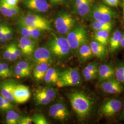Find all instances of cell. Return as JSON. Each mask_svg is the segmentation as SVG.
<instances>
[{"instance_id":"obj_21","label":"cell","mask_w":124,"mask_h":124,"mask_svg":"<svg viewBox=\"0 0 124 124\" xmlns=\"http://www.w3.org/2000/svg\"><path fill=\"white\" fill-rule=\"evenodd\" d=\"M49 68V64L46 62L37 64L33 70V75L37 81L44 80L46 72Z\"/></svg>"},{"instance_id":"obj_6","label":"cell","mask_w":124,"mask_h":124,"mask_svg":"<svg viewBox=\"0 0 124 124\" xmlns=\"http://www.w3.org/2000/svg\"><path fill=\"white\" fill-rule=\"evenodd\" d=\"M27 26L36 28L43 31L51 30L49 22L46 18L35 14H28L19 21Z\"/></svg>"},{"instance_id":"obj_3","label":"cell","mask_w":124,"mask_h":124,"mask_svg":"<svg viewBox=\"0 0 124 124\" xmlns=\"http://www.w3.org/2000/svg\"><path fill=\"white\" fill-rule=\"evenodd\" d=\"M68 41L73 52H77L80 46L88 40V33L83 27L74 28L67 34Z\"/></svg>"},{"instance_id":"obj_4","label":"cell","mask_w":124,"mask_h":124,"mask_svg":"<svg viewBox=\"0 0 124 124\" xmlns=\"http://www.w3.org/2000/svg\"><path fill=\"white\" fill-rule=\"evenodd\" d=\"M81 77L80 73L76 69L70 68L62 71L59 74L56 83L58 87L76 86L80 84Z\"/></svg>"},{"instance_id":"obj_50","label":"cell","mask_w":124,"mask_h":124,"mask_svg":"<svg viewBox=\"0 0 124 124\" xmlns=\"http://www.w3.org/2000/svg\"><path fill=\"white\" fill-rule=\"evenodd\" d=\"M121 46L124 48V33L122 34V38L121 42Z\"/></svg>"},{"instance_id":"obj_20","label":"cell","mask_w":124,"mask_h":124,"mask_svg":"<svg viewBox=\"0 0 124 124\" xmlns=\"http://www.w3.org/2000/svg\"><path fill=\"white\" fill-rule=\"evenodd\" d=\"M80 61L85 62L93 58V54L90 45L86 43L81 45L77 51Z\"/></svg>"},{"instance_id":"obj_25","label":"cell","mask_w":124,"mask_h":124,"mask_svg":"<svg viewBox=\"0 0 124 124\" xmlns=\"http://www.w3.org/2000/svg\"><path fill=\"white\" fill-rule=\"evenodd\" d=\"M109 31H96L94 34L95 40L99 43L107 46L108 43Z\"/></svg>"},{"instance_id":"obj_19","label":"cell","mask_w":124,"mask_h":124,"mask_svg":"<svg viewBox=\"0 0 124 124\" xmlns=\"http://www.w3.org/2000/svg\"><path fill=\"white\" fill-rule=\"evenodd\" d=\"M122 34L119 30H116L112 34L109 40V48L111 52H115L121 46Z\"/></svg>"},{"instance_id":"obj_14","label":"cell","mask_w":124,"mask_h":124,"mask_svg":"<svg viewBox=\"0 0 124 124\" xmlns=\"http://www.w3.org/2000/svg\"><path fill=\"white\" fill-rule=\"evenodd\" d=\"M98 81H103L115 78V69L110 64H103L98 67Z\"/></svg>"},{"instance_id":"obj_43","label":"cell","mask_w":124,"mask_h":124,"mask_svg":"<svg viewBox=\"0 0 124 124\" xmlns=\"http://www.w3.org/2000/svg\"><path fill=\"white\" fill-rule=\"evenodd\" d=\"M4 101L5 105L6 106V108H7L8 110H9L10 109H11L13 108V106L11 102L8 99H7L6 98H4Z\"/></svg>"},{"instance_id":"obj_42","label":"cell","mask_w":124,"mask_h":124,"mask_svg":"<svg viewBox=\"0 0 124 124\" xmlns=\"http://www.w3.org/2000/svg\"><path fill=\"white\" fill-rule=\"evenodd\" d=\"M6 3L10 7L18 6V0H4Z\"/></svg>"},{"instance_id":"obj_24","label":"cell","mask_w":124,"mask_h":124,"mask_svg":"<svg viewBox=\"0 0 124 124\" xmlns=\"http://www.w3.org/2000/svg\"><path fill=\"white\" fill-rule=\"evenodd\" d=\"M91 27L95 31H110L112 28V23L111 22H104L94 20L91 23Z\"/></svg>"},{"instance_id":"obj_35","label":"cell","mask_w":124,"mask_h":124,"mask_svg":"<svg viewBox=\"0 0 124 124\" xmlns=\"http://www.w3.org/2000/svg\"><path fill=\"white\" fill-rule=\"evenodd\" d=\"M14 113H15V111L13 110H12V109L8 110L6 118V122L7 124H12L13 119V115Z\"/></svg>"},{"instance_id":"obj_29","label":"cell","mask_w":124,"mask_h":124,"mask_svg":"<svg viewBox=\"0 0 124 124\" xmlns=\"http://www.w3.org/2000/svg\"><path fill=\"white\" fill-rule=\"evenodd\" d=\"M16 65L25 71L29 75H30L31 74V67L28 62L21 61L18 62Z\"/></svg>"},{"instance_id":"obj_46","label":"cell","mask_w":124,"mask_h":124,"mask_svg":"<svg viewBox=\"0 0 124 124\" xmlns=\"http://www.w3.org/2000/svg\"><path fill=\"white\" fill-rule=\"evenodd\" d=\"M0 78L2 79H5V75L4 72L3 71L2 67V62H0Z\"/></svg>"},{"instance_id":"obj_5","label":"cell","mask_w":124,"mask_h":124,"mask_svg":"<svg viewBox=\"0 0 124 124\" xmlns=\"http://www.w3.org/2000/svg\"><path fill=\"white\" fill-rule=\"evenodd\" d=\"M89 14L93 21L104 22H111L115 16V13L110 8L103 4L96 5L92 7Z\"/></svg>"},{"instance_id":"obj_28","label":"cell","mask_w":124,"mask_h":124,"mask_svg":"<svg viewBox=\"0 0 124 124\" xmlns=\"http://www.w3.org/2000/svg\"><path fill=\"white\" fill-rule=\"evenodd\" d=\"M33 122L36 124H49V122L44 116L41 114H38L31 117Z\"/></svg>"},{"instance_id":"obj_12","label":"cell","mask_w":124,"mask_h":124,"mask_svg":"<svg viewBox=\"0 0 124 124\" xmlns=\"http://www.w3.org/2000/svg\"><path fill=\"white\" fill-rule=\"evenodd\" d=\"M53 55L46 47H40L33 53V60L37 64L46 62L50 63L53 61Z\"/></svg>"},{"instance_id":"obj_51","label":"cell","mask_w":124,"mask_h":124,"mask_svg":"<svg viewBox=\"0 0 124 124\" xmlns=\"http://www.w3.org/2000/svg\"><path fill=\"white\" fill-rule=\"evenodd\" d=\"M6 26H5L4 25H0V31H2L5 29Z\"/></svg>"},{"instance_id":"obj_7","label":"cell","mask_w":124,"mask_h":124,"mask_svg":"<svg viewBox=\"0 0 124 124\" xmlns=\"http://www.w3.org/2000/svg\"><path fill=\"white\" fill-rule=\"evenodd\" d=\"M54 23L56 29L59 34L67 35L74 28L75 20L71 14L64 13L58 16Z\"/></svg>"},{"instance_id":"obj_22","label":"cell","mask_w":124,"mask_h":124,"mask_svg":"<svg viewBox=\"0 0 124 124\" xmlns=\"http://www.w3.org/2000/svg\"><path fill=\"white\" fill-rule=\"evenodd\" d=\"M59 72L54 68H49L45 75V82L48 85L56 84L59 77Z\"/></svg>"},{"instance_id":"obj_52","label":"cell","mask_w":124,"mask_h":124,"mask_svg":"<svg viewBox=\"0 0 124 124\" xmlns=\"http://www.w3.org/2000/svg\"><path fill=\"white\" fill-rule=\"evenodd\" d=\"M6 28H7V26L6 27L5 29H4V30H3V31H0V37H1V36H2L3 34L5 32L6 30Z\"/></svg>"},{"instance_id":"obj_32","label":"cell","mask_w":124,"mask_h":124,"mask_svg":"<svg viewBox=\"0 0 124 124\" xmlns=\"http://www.w3.org/2000/svg\"><path fill=\"white\" fill-rule=\"evenodd\" d=\"M2 67L4 74L5 78H9L12 76L13 73L10 70L8 65L6 62H2Z\"/></svg>"},{"instance_id":"obj_45","label":"cell","mask_w":124,"mask_h":124,"mask_svg":"<svg viewBox=\"0 0 124 124\" xmlns=\"http://www.w3.org/2000/svg\"><path fill=\"white\" fill-rule=\"evenodd\" d=\"M86 0H74V8L75 9L79 6L80 5L82 4L85 2Z\"/></svg>"},{"instance_id":"obj_26","label":"cell","mask_w":124,"mask_h":124,"mask_svg":"<svg viewBox=\"0 0 124 124\" xmlns=\"http://www.w3.org/2000/svg\"><path fill=\"white\" fill-rule=\"evenodd\" d=\"M115 78L124 85V63L120 64L115 69Z\"/></svg>"},{"instance_id":"obj_53","label":"cell","mask_w":124,"mask_h":124,"mask_svg":"<svg viewBox=\"0 0 124 124\" xmlns=\"http://www.w3.org/2000/svg\"><path fill=\"white\" fill-rule=\"evenodd\" d=\"M122 8H123V13L124 16V0L123 1V2L122 3Z\"/></svg>"},{"instance_id":"obj_36","label":"cell","mask_w":124,"mask_h":124,"mask_svg":"<svg viewBox=\"0 0 124 124\" xmlns=\"http://www.w3.org/2000/svg\"><path fill=\"white\" fill-rule=\"evenodd\" d=\"M13 48V44L9 45L7 47L3 53V58L6 60H9L10 55L12 50Z\"/></svg>"},{"instance_id":"obj_37","label":"cell","mask_w":124,"mask_h":124,"mask_svg":"<svg viewBox=\"0 0 124 124\" xmlns=\"http://www.w3.org/2000/svg\"><path fill=\"white\" fill-rule=\"evenodd\" d=\"M103 1L109 6L117 7L119 4V0H103Z\"/></svg>"},{"instance_id":"obj_47","label":"cell","mask_w":124,"mask_h":124,"mask_svg":"<svg viewBox=\"0 0 124 124\" xmlns=\"http://www.w3.org/2000/svg\"><path fill=\"white\" fill-rule=\"evenodd\" d=\"M121 110V112L120 114L119 119L120 120L124 121V105L122 106V108Z\"/></svg>"},{"instance_id":"obj_13","label":"cell","mask_w":124,"mask_h":124,"mask_svg":"<svg viewBox=\"0 0 124 124\" xmlns=\"http://www.w3.org/2000/svg\"><path fill=\"white\" fill-rule=\"evenodd\" d=\"M36 45L35 41L33 39L23 36L19 40L18 46L23 55L30 56L35 51Z\"/></svg>"},{"instance_id":"obj_23","label":"cell","mask_w":124,"mask_h":124,"mask_svg":"<svg viewBox=\"0 0 124 124\" xmlns=\"http://www.w3.org/2000/svg\"><path fill=\"white\" fill-rule=\"evenodd\" d=\"M93 0H86L84 3L80 5L76 9L78 14L81 17H85L89 14L92 8Z\"/></svg>"},{"instance_id":"obj_27","label":"cell","mask_w":124,"mask_h":124,"mask_svg":"<svg viewBox=\"0 0 124 124\" xmlns=\"http://www.w3.org/2000/svg\"><path fill=\"white\" fill-rule=\"evenodd\" d=\"M0 11L5 17H13L11 13L10 6L6 3L4 0H0Z\"/></svg>"},{"instance_id":"obj_1","label":"cell","mask_w":124,"mask_h":124,"mask_svg":"<svg viewBox=\"0 0 124 124\" xmlns=\"http://www.w3.org/2000/svg\"><path fill=\"white\" fill-rule=\"evenodd\" d=\"M71 106L78 117L83 119L90 114L93 103L84 93L75 92L68 95Z\"/></svg>"},{"instance_id":"obj_33","label":"cell","mask_w":124,"mask_h":124,"mask_svg":"<svg viewBox=\"0 0 124 124\" xmlns=\"http://www.w3.org/2000/svg\"><path fill=\"white\" fill-rule=\"evenodd\" d=\"M14 73L15 75L20 78H23L30 76L28 74H27L25 71H23L21 69H20L17 65L14 68Z\"/></svg>"},{"instance_id":"obj_15","label":"cell","mask_w":124,"mask_h":124,"mask_svg":"<svg viewBox=\"0 0 124 124\" xmlns=\"http://www.w3.org/2000/svg\"><path fill=\"white\" fill-rule=\"evenodd\" d=\"M24 3L28 8L39 12H46L49 8L46 0H25Z\"/></svg>"},{"instance_id":"obj_9","label":"cell","mask_w":124,"mask_h":124,"mask_svg":"<svg viewBox=\"0 0 124 124\" xmlns=\"http://www.w3.org/2000/svg\"><path fill=\"white\" fill-rule=\"evenodd\" d=\"M56 90L50 87L37 89L34 93V99L37 105H47L56 97Z\"/></svg>"},{"instance_id":"obj_41","label":"cell","mask_w":124,"mask_h":124,"mask_svg":"<svg viewBox=\"0 0 124 124\" xmlns=\"http://www.w3.org/2000/svg\"><path fill=\"white\" fill-rule=\"evenodd\" d=\"M6 36L7 37L8 40H9L12 38L13 36V33L11 29L8 27L7 26L6 31Z\"/></svg>"},{"instance_id":"obj_54","label":"cell","mask_w":124,"mask_h":124,"mask_svg":"<svg viewBox=\"0 0 124 124\" xmlns=\"http://www.w3.org/2000/svg\"></svg>"},{"instance_id":"obj_49","label":"cell","mask_w":124,"mask_h":124,"mask_svg":"<svg viewBox=\"0 0 124 124\" xmlns=\"http://www.w3.org/2000/svg\"><path fill=\"white\" fill-rule=\"evenodd\" d=\"M53 3H61L63 1V0H50Z\"/></svg>"},{"instance_id":"obj_2","label":"cell","mask_w":124,"mask_h":124,"mask_svg":"<svg viewBox=\"0 0 124 124\" xmlns=\"http://www.w3.org/2000/svg\"><path fill=\"white\" fill-rule=\"evenodd\" d=\"M46 46L53 56L59 58H66L71 51L66 38L54 35L48 40Z\"/></svg>"},{"instance_id":"obj_44","label":"cell","mask_w":124,"mask_h":124,"mask_svg":"<svg viewBox=\"0 0 124 124\" xmlns=\"http://www.w3.org/2000/svg\"><path fill=\"white\" fill-rule=\"evenodd\" d=\"M20 117V116L19 115V114L17 112H15V113L14 114V115H13L12 124H18V121L19 120Z\"/></svg>"},{"instance_id":"obj_8","label":"cell","mask_w":124,"mask_h":124,"mask_svg":"<svg viewBox=\"0 0 124 124\" xmlns=\"http://www.w3.org/2000/svg\"><path fill=\"white\" fill-rule=\"evenodd\" d=\"M122 106L123 103L120 100L113 98L107 100L100 107L98 113L101 116L109 117L120 111Z\"/></svg>"},{"instance_id":"obj_39","label":"cell","mask_w":124,"mask_h":124,"mask_svg":"<svg viewBox=\"0 0 124 124\" xmlns=\"http://www.w3.org/2000/svg\"><path fill=\"white\" fill-rule=\"evenodd\" d=\"M10 8L11 13L12 15V16L14 17L16 15H17L19 13V8H18V6H14V7H10Z\"/></svg>"},{"instance_id":"obj_16","label":"cell","mask_w":124,"mask_h":124,"mask_svg":"<svg viewBox=\"0 0 124 124\" xmlns=\"http://www.w3.org/2000/svg\"><path fill=\"white\" fill-rule=\"evenodd\" d=\"M90 46L94 56L100 59H103L106 57L108 52L106 46L96 40H92L90 42Z\"/></svg>"},{"instance_id":"obj_34","label":"cell","mask_w":124,"mask_h":124,"mask_svg":"<svg viewBox=\"0 0 124 124\" xmlns=\"http://www.w3.org/2000/svg\"><path fill=\"white\" fill-rule=\"evenodd\" d=\"M18 124H33V121L31 117L29 116L20 117L18 121Z\"/></svg>"},{"instance_id":"obj_18","label":"cell","mask_w":124,"mask_h":124,"mask_svg":"<svg viewBox=\"0 0 124 124\" xmlns=\"http://www.w3.org/2000/svg\"><path fill=\"white\" fill-rule=\"evenodd\" d=\"M15 85L13 82L6 81L0 85V94L4 98L8 99L11 102H14L13 92Z\"/></svg>"},{"instance_id":"obj_10","label":"cell","mask_w":124,"mask_h":124,"mask_svg":"<svg viewBox=\"0 0 124 124\" xmlns=\"http://www.w3.org/2000/svg\"><path fill=\"white\" fill-rule=\"evenodd\" d=\"M115 78H114L100 82L99 87L105 93L111 94H118L121 93L124 90V87Z\"/></svg>"},{"instance_id":"obj_38","label":"cell","mask_w":124,"mask_h":124,"mask_svg":"<svg viewBox=\"0 0 124 124\" xmlns=\"http://www.w3.org/2000/svg\"><path fill=\"white\" fill-rule=\"evenodd\" d=\"M0 110L3 111L8 110L5 104L4 98L1 94L0 95Z\"/></svg>"},{"instance_id":"obj_30","label":"cell","mask_w":124,"mask_h":124,"mask_svg":"<svg viewBox=\"0 0 124 124\" xmlns=\"http://www.w3.org/2000/svg\"><path fill=\"white\" fill-rule=\"evenodd\" d=\"M28 27L31 34V38L33 39H38L41 36L42 34L41 32L43 31L40 29L33 28L31 27L27 26Z\"/></svg>"},{"instance_id":"obj_17","label":"cell","mask_w":124,"mask_h":124,"mask_svg":"<svg viewBox=\"0 0 124 124\" xmlns=\"http://www.w3.org/2000/svg\"><path fill=\"white\" fill-rule=\"evenodd\" d=\"M98 63L96 62L90 63L85 67L82 71V75L85 80L90 81L97 78L98 72Z\"/></svg>"},{"instance_id":"obj_31","label":"cell","mask_w":124,"mask_h":124,"mask_svg":"<svg viewBox=\"0 0 124 124\" xmlns=\"http://www.w3.org/2000/svg\"><path fill=\"white\" fill-rule=\"evenodd\" d=\"M18 23H19V30L21 32V34L22 35V36L27 38H30L32 39L31 32L28 27L18 22Z\"/></svg>"},{"instance_id":"obj_40","label":"cell","mask_w":124,"mask_h":124,"mask_svg":"<svg viewBox=\"0 0 124 124\" xmlns=\"http://www.w3.org/2000/svg\"><path fill=\"white\" fill-rule=\"evenodd\" d=\"M19 58L18 57V55L15 53V52H14L13 50V48H12V52L11 53V54L10 55V57H9V60L10 61H16L18 58Z\"/></svg>"},{"instance_id":"obj_11","label":"cell","mask_w":124,"mask_h":124,"mask_svg":"<svg viewBox=\"0 0 124 124\" xmlns=\"http://www.w3.org/2000/svg\"><path fill=\"white\" fill-rule=\"evenodd\" d=\"M13 94L14 101L18 104L25 103L31 96L29 88L23 85H15Z\"/></svg>"},{"instance_id":"obj_48","label":"cell","mask_w":124,"mask_h":124,"mask_svg":"<svg viewBox=\"0 0 124 124\" xmlns=\"http://www.w3.org/2000/svg\"><path fill=\"white\" fill-rule=\"evenodd\" d=\"M0 40H1V41L2 42H6L8 40H7V37H6V31H5V32L3 34V35L1 36V37H0Z\"/></svg>"}]
</instances>
